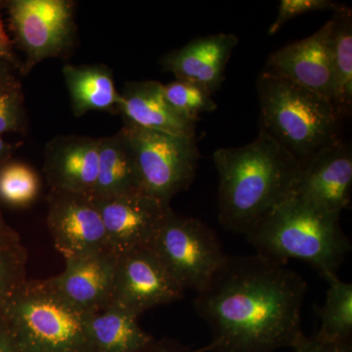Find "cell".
I'll use <instances>...</instances> for the list:
<instances>
[{"label": "cell", "mask_w": 352, "mask_h": 352, "mask_svg": "<svg viewBox=\"0 0 352 352\" xmlns=\"http://www.w3.org/2000/svg\"><path fill=\"white\" fill-rule=\"evenodd\" d=\"M164 94L171 108L191 122H197L201 113L212 112L217 108L212 94L196 83L176 80L164 85Z\"/></svg>", "instance_id": "obj_24"}, {"label": "cell", "mask_w": 352, "mask_h": 352, "mask_svg": "<svg viewBox=\"0 0 352 352\" xmlns=\"http://www.w3.org/2000/svg\"><path fill=\"white\" fill-rule=\"evenodd\" d=\"M351 148L340 138L302 164L292 195L340 215L351 204Z\"/></svg>", "instance_id": "obj_12"}, {"label": "cell", "mask_w": 352, "mask_h": 352, "mask_svg": "<svg viewBox=\"0 0 352 352\" xmlns=\"http://www.w3.org/2000/svg\"><path fill=\"white\" fill-rule=\"evenodd\" d=\"M89 318L61 296L50 278L25 279L0 314L20 352H96Z\"/></svg>", "instance_id": "obj_4"}, {"label": "cell", "mask_w": 352, "mask_h": 352, "mask_svg": "<svg viewBox=\"0 0 352 352\" xmlns=\"http://www.w3.org/2000/svg\"><path fill=\"white\" fill-rule=\"evenodd\" d=\"M27 258L18 235L0 243V314L15 289L27 279Z\"/></svg>", "instance_id": "obj_25"}, {"label": "cell", "mask_w": 352, "mask_h": 352, "mask_svg": "<svg viewBox=\"0 0 352 352\" xmlns=\"http://www.w3.org/2000/svg\"><path fill=\"white\" fill-rule=\"evenodd\" d=\"M184 293L152 247L118 258L111 303L139 317L152 308L182 300Z\"/></svg>", "instance_id": "obj_9"}, {"label": "cell", "mask_w": 352, "mask_h": 352, "mask_svg": "<svg viewBox=\"0 0 352 352\" xmlns=\"http://www.w3.org/2000/svg\"><path fill=\"white\" fill-rule=\"evenodd\" d=\"M62 73L76 117L92 111L118 112L120 94L107 66L65 65Z\"/></svg>", "instance_id": "obj_19"}, {"label": "cell", "mask_w": 352, "mask_h": 352, "mask_svg": "<svg viewBox=\"0 0 352 352\" xmlns=\"http://www.w3.org/2000/svg\"><path fill=\"white\" fill-rule=\"evenodd\" d=\"M138 352H196L180 342L170 339L154 340L151 344Z\"/></svg>", "instance_id": "obj_30"}, {"label": "cell", "mask_w": 352, "mask_h": 352, "mask_svg": "<svg viewBox=\"0 0 352 352\" xmlns=\"http://www.w3.org/2000/svg\"><path fill=\"white\" fill-rule=\"evenodd\" d=\"M107 235L108 248L117 256L151 247L170 204L144 192L95 199Z\"/></svg>", "instance_id": "obj_11"}, {"label": "cell", "mask_w": 352, "mask_h": 352, "mask_svg": "<svg viewBox=\"0 0 352 352\" xmlns=\"http://www.w3.org/2000/svg\"><path fill=\"white\" fill-rule=\"evenodd\" d=\"M293 349L295 352H352V344L322 340L314 333L310 338L305 336Z\"/></svg>", "instance_id": "obj_28"}, {"label": "cell", "mask_w": 352, "mask_h": 352, "mask_svg": "<svg viewBox=\"0 0 352 352\" xmlns=\"http://www.w3.org/2000/svg\"><path fill=\"white\" fill-rule=\"evenodd\" d=\"M143 192L138 164L124 129L99 138L98 175L91 196L94 199Z\"/></svg>", "instance_id": "obj_18"}, {"label": "cell", "mask_w": 352, "mask_h": 352, "mask_svg": "<svg viewBox=\"0 0 352 352\" xmlns=\"http://www.w3.org/2000/svg\"><path fill=\"white\" fill-rule=\"evenodd\" d=\"M0 7H1V2H0ZM0 59L8 62L9 64L12 65L14 68L22 69V63L18 60L14 52L13 43L9 38L8 34L4 29L3 22L1 19V14H0Z\"/></svg>", "instance_id": "obj_29"}, {"label": "cell", "mask_w": 352, "mask_h": 352, "mask_svg": "<svg viewBox=\"0 0 352 352\" xmlns=\"http://www.w3.org/2000/svg\"><path fill=\"white\" fill-rule=\"evenodd\" d=\"M245 237L264 258L284 265L291 258L305 261L324 279L338 275L351 251L340 214L293 195L273 208Z\"/></svg>", "instance_id": "obj_3"}, {"label": "cell", "mask_w": 352, "mask_h": 352, "mask_svg": "<svg viewBox=\"0 0 352 352\" xmlns=\"http://www.w3.org/2000/svg\"><path fill=\"white\" fill-rule=\"evenodd\" d=\"M38 173L20 162H7L0 166V201L15 208H25L41 193Z\"/></svg>", "instance_id": "obj_23"}, {"label": "cell", "mask_w": 352, "mask_h": 352, "mask_svg": "<svg viewBox=\"0 0 352 352\" xmlns=\"http://www.w3.org/2000/svg\"><path fill=\"white\" fill-rule=\"evenodd\" d=\"M6 6L16 43L25 54L23 75L44 60L63 56L75 43L73 1L11 0Z\"/></svg>", "instance_id": "obj_8"}, {"label": "cell", "mask_w": 352, "mask_h": 352, "mask_svg": "<svg viewBox=\"0 0 352 352\" xmlns=\"http://www.w3.org/2000/svg\"><path fill=\"white\" fill-rule=\"evenodd\" d=\"M238 43L234 34L203 36L168 53L161 65L176 80L196 83L212 94L223 82L226 65Z\"/></svg>", "instance_id": "obj_16"}, {"label": "cell", "mask_w": 352, "mask_h": 352, "mask_svg": "<svg viewBox=\"0 0 352 352\" xmlns=\"http://www.w3.org/2000/svg\"><path fill=\"white\" fill-rule=\"evenodd\" d=\"M16 148H17V144L7 142L6 139L0 136V166L10 161V157Z\"/></svg>", "instance_id": "obj_33"}, {"label": "cell", "mask_w": 352, "mask_h": 352, "mask_svg": "<svg viewBox=\"0 0 352 352\" xmlns=\"http://www.w3.org/2000/svg\"><path fill=\"white\" fill-rule=\"evenodd\" d=\"M131 141L141 189L170 204L193 182L199 154L195 138L148 131L131 124L122 126Z\"/></svg>", "instance_id": "obj_7"}, {"label": "cell", "mask_w": 352, "mask_h": 352, "mask_svg": "<svg viewBox=\"0 0 352 352\" xmlns=\"http://www.w3.org/2000/svg\"><path fill=\"white\" fill-rule=\"evenodd\" d=\"M89 332L96 352H138L155 340L138 316L113 303L90 314Z\"/></svg>", "instance_id": "obj_20"}, {"label": "cell", "mask_w": 352, "mask_h": 352, "mask_svg": "<svg viewBox=\"0 0 352 352\" xmlns=\"http://www.w3.org/2000/svg\"><path fill=\"white\" fill-rule=\"evenodd\" d=\"M307 285L295 270L258 254L227 256L194 308L212 331L196 352H275L305 337L302 308Z\"/></svg>", "instance_id": "obj_1"}, {"label": "cell", "mask_w": 352, "mask_h": 352, "mask_svg": "<svg viewBox=\"0 0 352 352\" xmlns=\"http://www.w3.org/2000/svg\"><path fill=\"white\" fill-rule=\"evenodd\" d=\"M329 288L325 303L319 309L320 329L315 335L330 342H351L352 285L338 275L326 278Z\"/></svg>", "instance_id": "obj_22"}, {"label": "cell", "mask_w": 352, "mask_h": 352, "mask_svg": "<svg viewBox=\"0 0 352 352\" xmlns=\"http://www.w3.org/2000/svg\"><path fill=\"white\" fill-rule=\"evenodd\" d=\"M16 69L8 62L0 59V87L18 82L15 75Z\"/></svg>", "instance_id": "obj_31"}, {"label": "cell", "mask_w": 352, "mask_h": 352, "mask_svg": "<svg viewBox=\"0 0 352 352\" xmlns=\"http://www.w3.org/2000/svg\"><path fill=\"white\" fill-rule=\"evenodd\" d=\"M0 352H20L10 333L1 320H0Z\"/></svg>", "instance_id": "obj_32"}, {"label": "cell", "mask_w": 352, "mask_h": 352, "mask_svg": "<svg viewBox=\"0 0 352 352\" xmlns=\"http://www.w3.org/2000/svg\"><path fill=\"white\" fill-rule=\"evenodd\" d=\"M46 220L55 248L65 259L109 250L98 206L89 194L51 191Z\"/></svg>", "instance_id": "obj_10"}, {"label": "cell", "mask_w": 352, "mask_h": 352, "mask_svg": "<svg viewBox=\"0 0 352 352\" xmlns=\"http://www.w3.org/2000/svg\"><path fill=\"white\" fill-rule=\"evenodd\" d=\"M120 94L118 113L124 124L195 138L196 122L185 119L171 108L164 97L163 83L156 80L127 82Z\"/></svg>", "instance_id": "obj_17"}, {"label": "cell", "mask_w": 352, "mask_h": 352, "mask_svg": "<svg viewBox=\"0 0 352 352\" xmlns=\"http://www.w3.org/2000/svg\"><path fill=\"white\" fill-rule=\"evenodd\" d=\"M339 4L330 0H282L280 1L278 15L268 29V34H276L283 25L298 16L317 11L335 10Z\"/></svg>", "instance_id": "obj_27"}, {"label": "cell", "mask_w": 352, "mask_h": 352, "mask_svg": "<svg viewBox=\"0 0 352 352\" xmlns=\"http://www.w3.org/2000/svg\"><path fill=\"white\" fill-rule=\"evenodd\" d=\"M333 12L331 34L333 104L342 117L351 113L352 107V14L351 8L342 6Z\"/></svg>", "instance_id": "obj_21"}, {"label": "cell", "mask_w": 352, "mask_h": 352, "mask_svg": "<svg viewBox=\"0 0 352 352\" xmlns=\"http://www.w3.org/2000/svg\"><path fill=\"white\" fill-rule=\"evenodd\" d=\"M118 258L110 250H104L65 259L63 272L50 279L71 305L94 314L112 302Z\"/></svg>", "instance_id": "obj_14"}, {"label": "cell", "mask_w": 352, "mask_h": 352, "mask_svg": "<svg viewBox=\"0 0 352 352\" xmlns=\"http://www.w3.org/2000/svg\"><path fill=\"white\" fill-rule=\"evenodd\" d=\"M27 115L19 80L0 87V136L24 131Z\"/></svg>", "instance_id": "obj_26"}, {"label": "cell", "mask_w": 352, "mask_h": 352, "mask_svg": "<svg viewBox=\"0 0 352 352\" xmlns=\"http://www.w3.org/2000/svg\"><path fill=\"white\" fill-rule=\"evenodd\" d=\"M99 138L63 135L45 146L43 173L51 191L89 194L98 175Z\"/></svg>", "instance_id": "obj_15"}, {"label": "cell", "mask_w": 352, "mask_h": 352, "mask_svg": "<svg viewBox=\"0 0 352 352\" xmlns=\"http://www.w3.org/2000/svg\"><path fill=\"white\" fill-rule=\"evenodd\" d=\"M15 236H17V233L8 226L3 217L0 214V243L15 237Z\"/></svg>", "instance_id": "obj_34"}, {"label": "cell", "mask_w": 352, "mask_h": 352, "mask_svg": "<svg viewBox=\"0 0 352 352\" xmlns=\"http://www.w3.org/2000/svg\"><path fill=\"white\" fill-rule=\"evenodd\" d=\"M151 247L184 291H200L227 256L210 226L200 219L175 214L173 208Z\"/></svg>", "instance_id": "obj_6"}, {"label": "cell", "mask_w": 352, "mask_h": 352, "mask_svg": "<svg viewBox=\"0 0 352 352\" xmlns=\"http://www.w3.org/2000/svg\"><path fill=\"white\" fill-rule=\"evenodd\" d=\"M214 163L220 223L244 235L293 194L302 168L292 153L261 129L251 143L217 149Z\"/></svg>", "instance_id": "obj_2"}, {"label": "cell", "mask_w": 352, "mask_h": 352, "mask_svg": "<svg viewBox=\"0 0 352 352\" xmlns=\"http://www.w3.org/2000/svg\"><path fill=\"white\" fill-rule=\"evenodd\" d=\"M332 29L333 20L331 19L308 38L275 51L268 58L265 69L333 103Z\"/></svg>", "instance_id": "obj_13"}, {"label": "cell", "mask_w": 352, "mask_h": 352, "mask_svg": "<svg viewBox=\"0 0 352 352\" xmlns=\"http://www.w3.org/2000/svg\"><path fill=\"white\" fill-rule=\"evenodd\" d=\"M261 129L303 164L340 139L342 116L328 99L264 68L256 80Z\"/></svg>", "instance_id": "obj_5"}]
</instances>
